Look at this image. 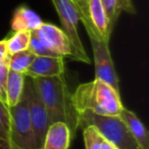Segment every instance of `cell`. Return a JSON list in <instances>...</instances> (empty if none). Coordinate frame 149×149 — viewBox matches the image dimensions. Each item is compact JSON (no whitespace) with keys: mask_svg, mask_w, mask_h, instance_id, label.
<instances>
[{"mask_svg":"<svg viewBox=\"0 0 149 149\" xmlns=\"http://www.w3.org/2000/svg\"><path fill=\"white\" fill-rule=\"evenodd\" d=\"M33 80L45 105L49 125L57 122L65 123L74 136L78 129V113L64 76L34 78Z\"/></svg>","mask_w":149,"mask_h":149,"instance_id":"6da1fadb","label":"cell"},{"mask_svg":"<svg viewBox=\"0 0 149 149\" xmlns=\"http://www.w3.org/2000/svg\"><path fill=\"white\" fill-rule=\"evenodd\" d=\"M72 99L77 113L89 110L100 116H118L124 108L120 93L98 79L81 84Z\"/></svg>","mask_w":149,"mask_h":149,"instance_id":"7a4b0ae2","label":"cell"},{"mask_svg":"<svg viewBox=\"0 0 149 149\" xmlns=\"http://www.w3.org/2000/svg\"><path fill=\"white\" fill-rule=\"evenodd\" d=\"M92 126L118 149H142L120 116H100L89 110L78 113V128Z\"/></svg>","mask_w":149,"mask_h":149,"instance_id":"3957f363","label":"cell"},{"mask_svg":"<svg viewBox=\"0 0 149 149\" xmlns=\"http://www.w3.org/2000/svg\"><path fill=\"white\" fill-rule=\"evenodd\" d=\"M85 29L91 43L93 51L95 79L101 80L120 93V80L114 68L113 60L109 50V42L103 40L93 29L91 24H87Z\"/></svg>","mask_w":149,"mask_h":149,"instance_id":"277c9868","label":"cell"},{"mask_svg":"<svg viewBox=\"0 0 149 149\" xmlns=\"http://www.w3.org/2000/svg\"><path fill=\"white\" fill-rule=\"evenodd\" d=\"M51 1L59 17L60 23L63 28L62 30L70 39L72 48V59L85 63H91V59L86 53L82 40L79 36L78 25L80 19L72 0H51Z\"/></svg>","mask_w":149,"mask_h":149,"instance_id":"5b68a950","label":"cell"},{"mask_svg":"<svg viewBox=\"0 0 149 149\" xmlns=\"http://www.w3.org/2000/svg\"><path fill=\"white\" fill-rule=\"evenodd\" d=\"M9 108L10 114V140L26 149L37 148L30 118L27 96L24 93L17 104Z\"/></svg>","mask_w":149,"mask_h":149,"instance_id":"8992f818","label":"cell"},{"mask_svg":"<svg viewBox=\"0 0 149 149\" xmlns=\"http://www.w3.org/2000/svg\"><path fill=\"white\" fill-rule=\"evenodd\" d=\"M24 93L27 96L30 118H31L32 127L35 135L36 145H37V148H40L43 145L44 138L49 127V122H48L45 105L40 97L36 84L32 78H25Z\"/></svg>","mask_w":149,"mask_h":149,"instance_id":"52a82bcc","label":"cell"},{"mask_svg":"<svg viewBox=\"0 0 149 149\" xmlns=\"http://www.w3.org/2000/svg\"><path fill=\"white\" fill-rule=\"evenodd\" d=\"M36 34L41 38L50 50L55 52L61 57L72 58V48L70 39L63 30L58 28L53 24L44 23L40 26L39 29L35 30Z\"/></svg>","mask_w":149,"mask_h":149,"instance_id":"ba28073f","label":"cell"},{"mask_svg":"<svg viewBox=\"0 0 149 149\" xmlns=\"http://www.w3.org/2000/svg\"><path fill=\"white\" fill-rule=\"evenodd\" d=\"M64 57L36 56L25 72L30 78H51L64 74Z\"/></svg>","mask_w":149,"mask_h":149,"instance_id":"9c48e42d","label":"cell"},{"mask_svg":"<svg viewBox=\"0 0 149 149\" xmlns=\"http://www.w3.org/2000/svg\"><path fill=\"white\" fill-rule=\"evenodd\" d=\"M72 133L65 123L57 122L49 125L42 149H68Z\"/></svg>","mask_w":149,"mask_h":149,"instance_id":"30bf717a","label":"cell"},{"mask_svg":"<svg viewBox=\"0 0 149 149\" xmlns=\"http://www.w3.org/2000/svg\"><path fill=\"white\" fill-rule=\"evenodd\" d=\"M87 17L98 35L109 42L111 32L101 0H87Z\"/></svg>","mask_w":149,"mask_h":149,"instance_id":"8fae6325","label":"cell"},{"mask_svg":"<svg viewBox=\"0 0 149 149\" xmlns=\"http://www.w3.org/2000/svg\"><path fill=\"white\" fill-rule=\"evenodd\" d=\"M43 24L40 15L28 6L22 5L15 10L11 19V30L13 32L28 31L33 32L39 29Z\"/></svg>","mask_w":149,"mask_h":149,"instance_id":"7c38bea8","label":"cell"},{"mask_svg":"<svg viewBox=\"0 0 149 149\" xmlns=\"http://www.w3.org/2000/svg\"><path fill=\"white\" fill-rule=\"evenodd\" d=\"M120 118L125 122L128 129L130 130L131 134L137 141L139 146L142 149H149V137L148 132L146 128L144 127L143 123L139 120V118L136 116V113L131 110L124 107L118 114Z\"/></svg>","mask_w":149,"mask_h":149,"instance_id":"4fadbf2b","label":"cell"},{"mask_svg":"<svg viewBox=\"0 0 149 149\" xmlns=\"http://www.w3.org/2000/svg\"><path fill=\"white\" fill-rule=\"evenodd\" d=\"M103 8L108 19L109 30L112 33L113 28L118 22V17L123 11L130 15H135L136 9L132 0H101Z\"/></svg>","mask_w":149,"mask_h":149,"instance_id":"5bb4252c","label":"cell"},{"mask_svg":"<svg viewBox=\"0 0 149 149\" xmlns=\"http://www.w3.org/2000/svg\"><path fill=\"white\" fill-rule=\"evenodd\" d=\"M26 76L22 72L9 70L6 82V101L8 107H13L19 102L23 95Z\"/></svg>","mask_w":149,"mask_h":149,"instance_id":"9a60e30c","label":"cell"},{"mask_svg":"<svg viewBox=\"0 0 149 149\" xmlns=\"http://www.w3.org/2000/svg\"><path fill=\"white\" fill-rule=\"evenodd\" d=\"M35 58L36 55L30 50H25L13 54L9 57V70L25 74Z\"/></svg>","mask_w":149,"mask_h":149,"instance_id":"2e32d148","label":"cell"},{"mask_svg":"<svg viewBox=\"0 0 149 149\" xmlns=\"http://www.w3.org/2000/svg\"><path fill=\"white\" fill-rule=\"evenodd\" d=\"M31 39V32L19 31L15 32L9 39H6L7 50L9 55H13L17 52L28 50Z\"/></svg>","mask_w":149,"mask_h":149,"instance_id":"e0dca14e","label":"cell"},{"mask_svg":"<svg viewBox=\"0 0 149 149\" xmlns=\"http://www.w3.org/2000/svg\"><path fill=\"white\" fill-rule=\"evenodd\" d=\"M28 50L33 52L36 56H53V57H61L57 55L55 52L50 50L46 46V44L41 40V38L36 34L35 31L31 32V39H30V44Z\"/></svg>","mask_w":149,"mask_h":149,"instance_id":"ac0fdd59","label":"cell"},{"mask_svg":"<svg viewBox=\"0 0 149 149\" xmlns=\"http://www.w3.org/2000/svg\"><path fill=\"white\" fill-rule=\"evenodd\" d=\"M0 140H10L9 108L1 101H0Z\"/></svg>","mask_w":149,"mask_h":149,"instance_id":"d6986e66","label":"cell"},{"mask_svg":"<svg viewBox=\"0 0 149 149\" xmlns=\"http://www.w3.org/2000/svg\"><path fill=\"white\" fill-rule=\"evenodd\" d=\"M83 138L86 149H99V143L101 140V135L98 133L94 127L87 126L82 129Z\"/></svg>","mask_w":149,"mask_h":149,"instance_id":"ffe728a7","label":"cell"},{"mask_svg":"<svg viewBox=\"0 0 149 149\" xmlns=\"http://www.w3.org/2000/svg\"><path fill=\"white\" fill-rule=\"evenodd\" d=\"M9 72V59L0 63V101L7 106L6 101V82ZM8 107V106H7Z\"/></svg>","mask_w":149,"mask_h":149,"instance_id":"44dd1931","label":"cell"},{"mask_svg":"<svg viewBox=\"0 0 149 149\" xmlns=\"http://www.w3.org/2000/svg\"><path fill=\"white\" fill-rule=\"evenodd\" d=\"M9 57H10V55H9L8 50H7L6 39L0 40V63L9 59Z\"/></svg>","mask_w":149,"mask_h":149,"instance_id":"7402d4cb","label":"cell"},{"mask_svg":"<svg viewBox=\"0 0 149 149\" xmlns=\"http://www.w3.org/2000/svg\"><path fill=\"white\" fill-rule=\"evenodd\" d=\"M0 149H26V148L19 146L15 143H13L11 140L8 141L0 140ZM34 149H42V147H40V148H34Z\"/></svg>","mask_w":149,"mask_h":149,"instance_id":"603a6c76","label":"cell"},{"mask_svg":"<svg viewBox=\"0 0 149 149\" xmlns=\"http://www.w3.org/2000/svg\"><path fill=\"white\" fill-rule=\"evenodd\" d=\"M99 149H118V148L116 146H114L112 143L108 142L107 140L102 138V136H101V140H100V143H99Z\"/></svg>","mask_w":149,"mask_h":149,"instance_id":"cb8c5ba5","label":"cell"},{"mask_svg":"<svg viewBox=\"0 0 149 149\" xmlns=\"http://www.w3.org/2000/svg\"><path fill=\"white\" fill-rule=\"evenodd\" d=\"M72 2L74 3L76 10H78V9L81 8L82 6H84L87 3V0H72Z\"/></svg>","mask_w":149,"mask_h":149,"instance_id":"d4e9b609","label":"cell"}]
</instances>
